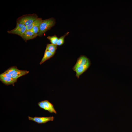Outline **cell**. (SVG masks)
Here are the masks:
<instances>
[{"mask_svg": "<svg viewBox=\"0 0 132 132\" xmlns=\"http://www.w3.org/2000/svg\"><path fill=\"white\" fill-rule=\"evenodd\" d=\"M55 22V19L53 18L42 20L40 24L38 36H42L44 33L54 26Z\"/></svg>", "mask_w": 132, "mask_h": 132, "instance_id": "1", "label": "cell"}, {"mask_svg": "<svg viewBox=\"0 0 132 132\" xmlns=\"http://www.w3.org/2000/svg\"><path fill=\"white\" fill-rule=\"evenodd\" d=\"M0 80L4 84L8 85H14L17 81V79L12 78H9L0 76Z\"/></svg>", "mask_w": 132, "mask_h": 132, "instance_id": "9", "label": "cell"}, {"mask_svg": "<svg viewBox=\"0 0 132 132\" xmlns=\"http://www.w3.org/2000/svg\"><path fill=\"white\" fill-rule=\"evenodd\" d=\"M18 69L16 67L13 66L9 68L5 72L9 74L12 75Z\"/></svg>", "mask_w": 132, "mask_h": 132, "instance_id": "16", "label": "cell"}, {"mask_svg": "<svg viewBox=\"0 0 132 132\" xmlns=\"http://www.w3.org/2000/svg\"><path fill=\"white\" fill-rule=\"evenodd\" d=\"M26 30L25 25L17 22L15 27L12 30L8 31L7 32L9 33L18 35L22 37Z\"/></svg>", "mask_w": 132, "mask_h": 132, "instance_id": "3", "label": "cell"}, {"mask_svg": "<svg viewBox=\"0 0 132 132\" xmlns=\"http://www.w3.org/2000/svg\"><path fill=\"white\" fill-rule=\"evenodd\" d=\"M29 71L27 70H20L19 69L16 71L12 75V77L17 79L20 77L28 74Z\"/></svg>", "mask_w": 132, "mask_h": 132, "instance_id": "10", "label": "cell"}, {"mask_svg": "<svg viewBox=\"0 0 132 132\" xmlns=\"http://www.w3.org/2000/svg\"><path fill=\"white\" fill-rule=\"evenodd\" d=\"M38 36V34L34 33L31 29L27 30L21 37L26 42L27 41L34 39Z\"/></svg>", "mask_w": 132, "mask_h": 132, "instance_id": "8", "label": "cell"}, {"mask_svg": "<svg viewBox=\"0 0 132 132\" xmlns=\"http://www.w3.org/2000/svg\"><path fill=\"white\" fill-rule=\"evenodd\" d=\"M42 20L40 18H38L36 19V22L32 28L31 29L33 32L38 34L39 31L40 24Z\"/></svg>", "mask_w": 132, "mask_h": 132, "instance_id": "11", "label": "cell"}, {"mask_svg": "<svg viewBox=\"0 0 132 132\" xmlns=\"http://www.w3.org/2000/svg\"><path fill=\"white\" fill-rule=\"evenodd\" d=\"M38 105L40 108L47 111L50 113H57L53 105L48 100H45L39 102L38 103Z\"/></svg>", "mask_w": 132, "mask_h": 132, "instance_id": "4", "label": "cell"}, {"mask_svg": "<svg viewBox=\"0 0 132 132\" xmlns=\"http://www.w3.org/2000/svg\"><path fill=\"white\" fill-rule=\"evenodd\" d=\"M0 76H3L6 77L12 78V75H10L5 71L3 73L1 74Z\"/></svg>", "mask_w": 132, "mask_h": 132, "instance_id": "17", "label": "cell"}, {"mask_svg": "<svg viewBox=\"0 0 132 132\" xmlns=\"http://www.w3.org/2000/svg\"><path fill=\"white\" fill-rule=\"evenodd\" d=\"M47 38L50 40L51 44H56L59 39L56 35L48 36L47 37Z\"/></svg>", "mask_w": 132, "mask_h": 132, "instance_id": "14", "label": "cell"}, {"mask_svg": "<svg viewBox=\"0 0 132 132\" xmlns=\"http://www.w3.org/2000/svg\"><path fill=\"white\" fill-rule=\"evenodd\" d=\"M90 65V62L82 66L77 68L74 71L76 72V76L79 78L80 76L89 67Z\"/></svg>", "mask_w": 132, "mask_h": 132, "instance_id": "7", "label": "cell"}, {"mask_svg": "<svg viewBox=\"0 0 132 132\" xmlns=\"http://www.w3.org/2000/svg\"><path fill=\"white\" fill-rule=\"evenodd\" d=\"M28 118L29 120L34 121L38 124L45 123L49 121H52L54 119V117L53 116L41 117H32L29 116Z\"/></svg>", "mask_w": 132, "mask_h": 132, "instance_id": "5", "label": "cell"}, {"mask_svg": "<svg viewBox=\"0 0 132 132\" xmlns=\"http://www.w3.org/2000/svg\"><path fill=\"white\" fill-rule=\"evenodd\" d=\"M54 54L45 50L44 56L40 63V64H41L45 61L52 57Z\"/></svg>", "mask_w": 132, "mask_h": 132, "instance_id": "12", "label": "cell"}, {"mask_svg": "<svg viewBox=\"0 0 132 132\" xmlns=\"http://www.w3.org/2000/svg\"><path fill=\"white\" fill-rule=\"evenodd\" d=\"M89 62V60L86 56H81L78 59L73 66V69L74 71L77 67L85 65Z\"/></svg>", "mask_w": 132, "mask_h": 132, "instance_id": "6", "label": "cell"}, {"mask_svg": "<svg viewBox=\"0 0 132 132\" xmlns=\"http://www.w3.org/2000/svg\"><path fill=\"white\" fill-rule=\"evenodd\" d=\"M57 46L56 44H48L47 45L46 50L55 54L57 49Z\"/></svg>", "mask_w": 132, "mask_h": 132, "instance_id": "13", "label": "cell"}, {"mask_svg": "<svg viewBox=\"0 0 132 132\" xmlns=\"http://www.w3.org/2000/svg\"><path fill=\"white\" fill-rule=\"evenodd\" d=\"M69 33V32H67L64 35L62 36L60 38H59L56 45L57 46H61L64 43L65 37L68 35Z\"/></svg>", "mask_w": 132, "mask_h": 132, "instance_id": "15", "label": "cell"}, {"mask_svg": "<svg viewBox=\"0 0 132 132\" xmlns=\"http://www.w3.org/2000/svg\"><path fill=\"white\" fill-rule=\"evenodd\" d=\"M38 18L37 15L35 14L24 15L18 17L16 22L26 26L32 24Z\"/></svg>", "mask_w": 132, "mask_h": 132, "instance_id": "2", "label": "cell"}]
</instances>
